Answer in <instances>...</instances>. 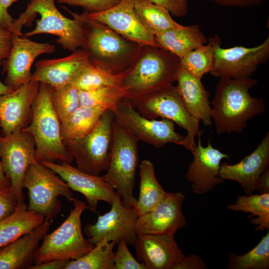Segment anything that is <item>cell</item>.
I'll return each instance as SVG.
<instances>
[{
  "mask_svg": "<svg viewBox=\"0 0 269 269\" xmlns=\"http://www.w3.org/2000/svg\"><path fill=\"white\" fill-rule=\"evenodd\" d=\"M134 8L141 24L153 36L181 25L173 19L166 8L149 0H135Z\"/></svg>",
  "mask_w": 269,
  "mask_h": 269,
  "instance_id": "obj_30",
  "label": "cell"
},
{
  "mask_svg": "<svg viewBox=\"0 0 269 269\" xmlns=\"http://www.w3.org/2000/svg\"><path fill=\"white\" fill-rule=\"evenodd\" d=\"M69 261L54 260L33 264L29 269H64Z\"/></svg>",
  "mask_w": 269,
  "mask_h": 269,
  "instance_id": "obj_45",
  "label": "cell"
},
{
  "mask_svg": "<svg viewBox=\"0 0 269 269\" xmlns=\"http://www.w3.org/2000/svg\"><path fill=\"white\" fill-rule=\"evenodd\" d=\"M128 90L127 86L121 84L90 91L79 90L80 106L111 110L121 100L126 97Z\"/></svg>",
  "mask_w": 269,
  "mask_h": 269,
  "instance_id": "obj_36",
  "label": "cell"
},
{
  "mask_svg": "<svg viewBox=\"0 0 269 269\" xmlns=\"http://www.w3.org/2000/svg\"><path fill=\"white\" fill-rule=\"evenodd\" d=\"M227 208L236 212L252 214L249 218L257 231L269 228V192L239 195L235 202L229 204Z\"/></svg>",
  "mask_w": 269,
  "mask_h": 269,
  "instance_id": "obj_31",
  "label": "cell"
},
{
  "mask_svg": "<svg viewBox=\"0 0 269 269\" xmlns=\"http://www.w3.org/2000/svg\"><path fill=\"white\" fill-rule=\"evenodd\" d=\"M175 233L138 234L134 246L137 259L146 269H173L185 256Z\"/></svg>",
  "mask_w": 269,
  "mask_h": 269,
  "instance_id": "obj_19",
  "label": "cell"
},
{
  "mask_svg": "<svg viewBox=\"0 0 269 269\" xmlns=\"http://www.w3.org/2000/svg\"><path fill=\"white\" fill-rule=\"evenodd\" d=\"M28 0L25 10L14 19L10 31L25 37L40 34L54 35L58 37L56 42L72 52L83 48L85 30L80 14L63 6L73 18L66 17L57 8L56 0Z\"/></svg>",
  "mask_w": 269,
  "mask_h": 269,
  "instance_id": "obj_1",
  "label": "cell"
},
{
  "mask_svg": "<svg viewBox=\"0 0 269 269\" xmlns=\"http://www.w3.org/2000/svg\"><path fill=\"white\" fill-rule=\"evenodd\" d=\"M202 131L197 134L198 141L193 151V158L186 173V180L191 183L192 192L201 195L213 190L224 182L220 176L221 162L230 156L214 148L208 141L203 146L201 135Z\"/></svg>",
  "mask_w": 269,
  "mask_h": 269,
  "instance_id": "obj_15",
  "label": "cell"
},
{
  "mask_svg": "<svg viewBox=\"0 0 269 269\" xmlns=\"http://www.w3.org/2000/svg\"><path fill=\"white\" fill-rule=\"evenodd\" d=\"M18 203L10 184H0V220L11 214Z\"/></svg>",
  "mask_w": 269,
  "mask_h": 269,
  "instance_id": "obj_40",
  "label": "cell"
},
{
  "mask_svg": "<svg viewBox=\"0 0 269 269\" xmlns=\"http://www.w3.org/2000/svg\"><path fill=\"white\" fill-rule=\"evenodd\" d=\"M55 50V45L50 42L39 43L13 34L11 48L5 64L4 83L13 90L28 82L32 78L31 69L35 59Z\"/></svg>",
  "mask_w": 269,
  "mask_h": 269,
  "instance_id": "obj_16",
  "label": "cell"
},
{
  "mask_svg": "<svg viewBox=\"0 0 269 269\" xmlns=\"http://www.w3.org/2000/svg\"><path fill=\"white\" fill-rule=\"evenodd\" d=\"M176 86L189 114L207 126L212 124L209 92L201 79L189 73L181 66L177 72Z\"/></svg>",
  "mask_w": 269,
  "mask_h": 269,
  "instance_id": "obj_25",
  "label": "cell"
},
{
  "mask_svg": "<svg viewBox=\"0 0 269 269\" xmlns=\"http://www.w3.org/2000/svg\"><path fill=\"white\" fill-rule=\"evenodd\" d=\"M53 222V219L45 218L43 223L36 228L0 247V269H29L34 264L39 243Z\"/></svg>",
  "mask_w": 269,
  "mask_h": 269,
  "instance_id": "obj_24",
  "label": "cell"
},
{
  "mask_svg": "<svg viewBox=\"0 0 269 269\" xmlns=\"http://www.w3.org/2000/svg\"><path fill=\"white\" fill-rule=\"evenodd\" d=\"M139 170V195L133 207L138 217L152 210L163 199L166 193L157 180L154 165L151 161L141 160Z\"/></svg>",
  "mask_w": 269,
  "mask_h": 269,
  "instance_id": "obj_28",
  "label": "cell"
},
{
  "mask_svg": "<svg viewBox=\"0 0 269 269\" xmlns=\"http://www.w3.org/2000/svg\"><path fill=\"white\" fill-rule=\"evenodd\" d=\"M132 67L123 73L112 74L89 61L81 67L70 84L80 91H90L103 87L120 85Z\"/></svg>",
  "mask_w": 269,
  "mask_h": 269,
  "instance_id": "obj_32",
  "label": "cell"
},
{
  "mask_svg": "<svg viewBox=\"0 0 269 269\" xmlns=\"http://www.w3.org/2000/svg\"><path fill=\"white\" fill-rule=\"evenodd\" d=\"M134 108L146 118L161 117L185 130L187 135L179 145L191 152L193 151L200 121L187 112L176 86L171 85L147 95L139 100Z\"/></svg>",
  "mask_w": 269,
  "mask_h": 269,
  "instance_id": "obj_10",
  "label": "cell"
},
{
  "mask_svg": "<svg viewBox=\"0 0 269 269\" xmlns=\"http://www.w3.org/2000/svg\"><path fill=\"white\" fill-rule=\"evenodd\" d=\"M111 209L98 216L94 224H87L84 233L94 246L106 239L116 244L124 240L127 244L134 245L137 234L136 222L138 215L133 207L125 206L117 192L111 205Z\"/></svg>",
  "mask_w": 269,
  "mask_h": 269,
  "instance_id": "obj_13",
  "label": "cell"
},
{
  "mask_svg": "<svg viewBox=\"0 0 269 269\" xmlns=\"http://www.w3.org/2000/svg\"><path fill=\"white\" fill-rule=\"evenodd\" d=\"M0 184L2 185L10 184V182L8 179L5 176L1 166L0 161Z\"/></svg>",
  "mask_w": 269,
  "mask_h": 269,
  "instance_id": "obj_48",
  "label": "cell"
},
{
  "mask_svg": "<svg viewBox=\"0 0 269 269\" xmlns=\"http://www.w3.org/2000/svg\"><path fill=\"white\" fill-rule=\"evenodd\" d=\"M114 119L112 111L107 110L89 134L64 143L78 169L94 175H99L107 170L110 162Z\"/></svg>",
  "mask_w": 269,
  "mask_h": 269,
  "instance_id": "obj_9",
  "label": "cell"
},
{
  "mask_svg": "<svg viewBox=\"0 0 269 269\" xmlns=\"http://www.w3.org/2000/svg\"><path fill=\"white\" fill-rule=\"evenodd\" d=\"M114 241H100L81 257L69 261L64 269H115Z\"/></svg>",
  "mask_w": 269,
  "mask_h": 269,
  "instance_id": "obj_34",
  "label": "cell"
},
{
  "mask_svg": "<svg viewBox=\"0 0 269 269\" xmlns=\"http://www.w3.org/2000/svg\"><path fill=\"white\" fill-rule=\"evenodd\" d=\"M221 42L218 35L210 37L207 44L202 45L183 56L180 59V66L190 74L202 79L213 69L215 50Z\"/></svg>",
  "mask_w": 269,
  "mask_h": 269,
  "instance_id": "obj_33",
  "label": "cell"
},
{
  "mask_svg": "<svg viewBox=\"0 0 269 269\" xmlns=\"http://www.w3.org/2000/svg\"><path fill=\"white\" fill-rule=\"evenodd\" d=\"M111 111L115 119L138 140L155 147L160 148L168 143L179 145L185 138L175 131L172 121L164 118L160 120L146 118L126 98Z\"/></svg>",
  "mask_w": 269,
  "mask_h": 269,
  "instance_id": "obj_11",
  "label": "cell"
},
{
  "mask_svg": "<svg viewBox=\"0 0 269 269\" xmlns=\"http://www.w3.org/2000/svg\"><path fill=\"white\" fill-rule=\"evenodd\" d=\"M19 0H0L2 6L7 9L13 3Z\"/></svg>",
  "mask_w": 269,
  "mask_h": 269,
  "instance_id": "obj_50",
  "label": "cell"
},
{
  "mask_svg": "<svg viewBox=\"0 0 269 269\" xmlns=\"http://www.w3.org/2000/svg\"><path fill=\"white\" fill-rule=\"evenodd\" d=\"M185 196L181 192H166L151 211L138 216L137 234H171L184 227L186 221L182 211Z\"/></svg>",
  "mask_w": 269,
  "mask_h": 269,
  "instance_id": "obj_21",
  "label": "cell"
},
{
  "mask_svg": "<svg viewBox=\"0 0 269 269\" xmlns=\"http://www.w3.org/2000/svg\"><path fill=\"white\" fill-rule=\"evenodd\" d=\"M217 4L229 7H248L260 5L263 0H209Z\"/></svg>",
  "mask_w": 269,
  "mask_h": 269,
  "instance_id": "obj_44",
  "label": "cell"
},
{
  "mask_svg": "<svg viewBox=\"0 0 269 269\" xmlns=\"http://www.w3.org/2000/svg\"><path fill=\"white\" fill-rule=\"evenodd\" d=\"M23 188L28 190L27 210L53 219L62 210L60 196L69 201L74 197L72 190L63 179L40 161H35L27 168Z\"/></svg>",
  "mask_w": 269,
  "mask_h": 269,
  "instance_id": "obj_8",
  "label": "cell"
},
{
  "mask_svg": "<svg viewBox=\"0 0 269 269\" xmlns=\"http://www.w3.org/2000/svg\"><path fill=\"white\" fill-rule=\"evenodd\" d=\"M41 162L59 175L72 190L82 194L90 210L95 212L100 201L112 204L117 192L102 176L83 172L70 163Z\"/></svg>",
  "mask_w": 269,
  "mask_h": 269,
  "instance_id": "obj_18",
  "label": "cell"
},
{
  "mask_svg": "<svg viewBox=\"0 0 269 269\" xmlns=\"http://www.w3.org/2000/svg\"><path fill=\"white\" fill-rule=\"evenodd\" d=\"M154 38L159 47L180 59L207 41L199 27L195 24L169 28L154 36Z\"/></svg>",
  "mask_w": 269,
  "mask_h": 269,
  "instance_id": "obj_26",
  "label": "cell"
},
{
  "mask_svg": "<svg viewBox=\"0 0 269 269\" xmlns=\"http://www.w3.org/2000/svg\"><path fill=\"white\" fill-rule=\"evenodd\" d=\"M227 268L229 269H269V232L251 250L243 255H229Z\"/></svg>",
  "mask_w": 269,
  "mask_h": 269,
  "instance_id": "obj_35",
  "label": "cell"
},
{
  "mask_svg": "<svg viewBox=\"0 0 269 269\" xmlns=\"http://www.w3.org/2000/svg\"><path fill=\"white\" fill-rule=\"evenodd\" d=\"M89 61V54L84 49H79L60 58L42 59L36 62L31 79L57 89L70 84Z\"/></svg>",
  "mask_w": 269,
  "mask_h": 269,
  "instance_id": "obj_23",
  "label": "cell"
},
{
  "mask_svg": "<svg viewBox=\"0 0 269 269\" xmlns=\"http://www.w3.org/2000/svg\"><path fill=\"white\" fill-rule=\"evenodd\" d=\"M74 208L65 221L55 230L46 234L35 253L34 264L50 260H76L91 251L94 246L83 235L81 216L89 209L87 204L77 198Z\"/></svg>",
  "mask_w": 269,
  "mask_h": 269,
  "instance_id": "obj_7",
  "label": "cell"
},
{
  "mask_svg": "<svg viewBox=\"0 0 269 269\" xmlns=\"http://www.w3.org/2000/svg\"><path fill=\"white\" fill-rule=\"evenodd\" d=\"M52 91L50 86L39 83L30 121L22 131L31 134L34 139L36 161L71 164L74 159L62 138L61 122L53 107Z\"/></svg>",
  "mask_w": 269,
  "mask_h": 269,
  "instance_id": "obj_5",
  "label": "cell"
},
{
  "mask_svg": "<svg viewBox=\"0 0 269 269\" xmlns=\"http://www.w3.org/2000/svg\"><path fill=\"white\" fill-rule=\"evenodd\" d=\"M14 19L4 8L0 1V26L9 30L13 22Z\"/></svg>",
  "mask_w": 269,
  "mask_h": 269,
  "instance_id": "obj_47",
  "label": "cell"
},
{
  "mask_svg": "<svg viewBox=\"0 0 269 269\" xmlns=\"http://www.w3.org/2000/svg\"><path fill=\"white\" fill-rule=\"evenodd\" d=\"M39 83L31 80L0 96V129L2 135L22 130L29 123Z\"/></svg>",
  "mask_w": 269,
  "mask_h": 269,
  "instance_id": "obj_17",
  "label": "cell"
},
{
  "mask_svg": "<svg viewBox=\"0 0 269 269\" xmlns=\"http://www.w3.org/2000/svg\"><path fill=\"white\" fill-rule=\"evenodd\" d=\"M269 58V37L253 47L243 46L224 48L218 45L215 52V64L210 74L216 77L250 78Z\"/></svg>",
  "mask_w": 269,
  "mask_h": 269,
  "instance_id": "obj_14",
  "label": "cell"
},
{
  "mask_svg": "<svg viewBox=\"0 0 269 269\" xmlns=\"http://www.w3.org/2000/svg\"><path fill=\"white\" fill-rule=\"evenodd\" d=\"M134 1L121 0L118 4L107 10L87 13V16L131 41L142 45L159 47L154 36L143 26L138 19L134 11Z\"/></svg>",
  "mask_w": 269,
  "mask_h": 269,
  "instance_id": "obj_20",
  "label": "cell"
},
{
  "mask_svg": "<svg viewBox=\"0 0 269 269\" xmlns=\"http://www.w3.org/2000/svg\"><path fill=\"white\" fill-rule=\"evenodd\" d=\"M52 99L61 123L80 106V91L71 84L53 88Z\"/></svg>",
  "mask_w": 269,
  "mask_h": 269,
  "instance_id": "obj_37",
  "label": "cell"
},
{
  "mask_svg": "<svg viewBox=\"0 0 269 269\" xmlns=\"http://www.w3.org/2000/svg\"><path fill=\"white\" fill-rule=\"evenodd\" d=\"M12 90L4 83H3L0 81V96L7 93Z\"/></svg>",
  "mask_w": 269,
  "mask_h": 269,
  "instance_id": "obj_49",
  "label": "cell"
},
{
  "mask_svg": "<svg viewBox=\"0 0 269 269\" xmlns=\"http://www.w3.org/2000/svg\"><path fill=\"white\" fill-rule=\"evenodd\" d=\"M205 262L197 255L192 254L184 257L174 267L173 269H207Z\"/></svg>",
  "mask_w": 269,
  "mask_h": 269,
  "instance_id": "obj_42",
  "label": "cell"
},
{
  "mask_svg": "<svg viewBox=\"0 0 269 269\" xmlns=\"http://www.w3.org/2000/svg\"><path fill=\"white\" fill-rule=\"evenodd\" d=\"M151 2L166 8L171 15L182 17L188 12V0H149Z\"/></svg>",
  "mask_w": 269,
  "mask_h": 269,
  "instance_id": "obj_41",
  "label": "cell"
},
{
  "mask_svg": "<svg viewBox=\"0 0 269 269\" xmlns=\"http://www.w3.org/2000/svg\"><path fill=\"white\" fill-rule=\"evenodd\" d=\"M269 165V133L267 132L256 148L234 164L224 162L220 165V176L224 180L238 182L247 195L255 191L257 182Z\"/></svg>",
  "mask_w": 269,
  "mask_h": 269,
  "instance_id": "obj_22",
  "label": "cell"
},
{
  "mask_svg": "<svg viewBox=\"0 0 269 269\" xmlns=\"http://www.w3.org/2000/svg\"><path fill=\"white\" fill-rule=\"evenodd\" d=\"M110 162L102 178L120 195L123 204L134 207L136 199L133 191L139 156V141L114 118Z\"/></svg>",
  "mask_w": 269,
  "mask_h": 269,
  "instance_id": "obj_6",
  "label": "cell"
},
{
  "mask_svg": "<svg viewBox=\"0 0 269 269\" xmlns=\"http://www.w3.org/2000/svg\"><path fill=\"white\" fill-rule=\"evenodd\" d=\"M121 0H56L58 3L82 7L87 13L107 10L118 4Z\"/></svg>",
  "mask_w": 269,
  "mask_h": 269,
  "instance_id": "obj_38",
  "label": "cell"
},
{
  "mask_svg": "<svg viewBox=\"0 0 269 269\" xmlns=\"http://www.w3.org/2000/svg\"><path fill=\"white\" fill-rule=\"evenodd\" d=\"M107 110L100 107L80 106L61 123V132L64 143L81 138L95 127Z\"/></svg>",
  "mask_w": 269,
  "mask_h": 269,
  "instance_id": "obj_29",
  "label": "cell"
},
{
  "mask_svg": "<svg viewBox=\"0 0 269 269\" xmlns=\"http://www.w3.org/2000/svg\"><path fill=\"white\" fill-rule=\"evenodd\" d=\"M80 14L85 30L82 49L88 52L91 63L112 74L123 73L134 65L143 45L90 19L86 12Z\"/></svg>",
  "mask_w": 269,
  "mask_h": 269,
  "instance_id": "obj_3",
  "label": "cell"
},
{
  "mask_svg": "<svg viewBox=\"0 0 269 269\" xmlns=\"http://www.w3.org/2000/svg\"><path fill=\"white\" fill-rule=\"evenodd\" d=\"M12 33L0 26V63L8 56L12 45Z\"/></svg>",
  "mask_w": 269,
  "mask_h": 269,
  "instance_id": "obj_43",
  "label": "cell"
},
{
  "mask_svg": "<svg viewBox=\"0 0 269 269\" xmlns=\"http://www.w3.org/2000/svg\"><path fill=\"white\" fill-rule=\"evenodd\" d=\"M180 59L158 47L143 45L122 84L128 88L126 98L134 107L141 98L176 81Z\"/></svg>",
  "mask_w": 269,
  "mask_h": 269,
  "instance_id": "obj_4",
  "label": "cell"
},
{
  "mask_svg": "<svg viewBox=\"0 0 269 269\" xmlns=\"http://www.w3.org/2000/svg\"><path fill=\"white\" fill-rule=\"evenodd\" d=\"M118 244L117 251L115 252V269H146L142 263H139L133 257L124 240H121Z\"/></svg>",
  "mask_w": 269,
  "mask_h": 269,
  "instance_id": "obj_39",
  "label": "cell"
},
{
  "mask_svg": "<svg viewBox=\"0 0 269 269\" xmlns=\"http://www.w3.org/2000/svg\"><path fill=\"white\" fill-rule=\"evenodd\" d=\"M44 220L43 215L27 210L24 200L18 201L15 210L0 220V247L31 232Z\"/></svg>",
  "mask_w": 269,
  "mask_h": 269,
  "instance_id": "obj_27",
  "label": "cell"
},
{
  "mask_svg": "<svg viewBox=\"0 0 269 269\" xmlns=\"http://www.w3.org/2000/svg\"><path fill=\"white\" fill-rule=\"evenodd\" d=\"M1 166L18 202L23 201V182L29 165L36 161L35 144L31 134L22 130L0 135Z\"/></svg>",
  "mask_w": 269,
  "mask_h": 269,
  "instance_id": "obj_12",
  "label": "cell"
},
{
  "mask_svg": "<svg viewBox=\"0 0 269 269\" xmlns=\"http://www.w3.org/2000/svg\"><path fill=\"white\" fill-rule=\"evenodd\" d=\"M258 83L250 77L220 78L210 102L211 117L218 134L241 133L248 121L264 112V100L252 97L249 92Z\"/></svg>",
  "mask_w": 269,
  "mask_h": 269,
  "instance_id": "obj_2",
  "label": "cell"
},
{
  "mask_svg": "<svg viewBox=\"0 0 269 269\" xmlns=\"http://www.w3.org/2000/svg\"><path fill=\"white\" fill-rule=\"evenodd\" d=\"M255 191L259 193L269 192V169H266L259 177L256 187Z\"/></svg>",
  "mask_w": 269,
  "mask_h": 269,
  "instance_id": "obj_46",
  "label": "cell"
}]
</instances>
